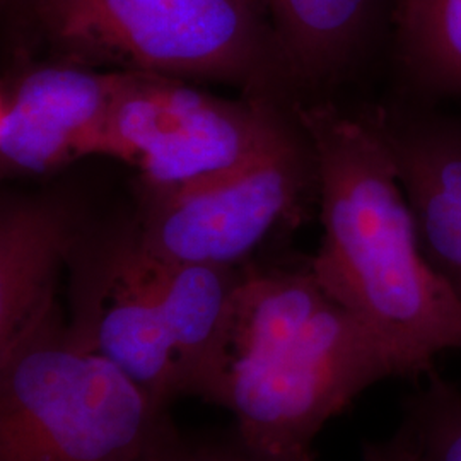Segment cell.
<instances>
[{
    "mask_svg": "<svg viewBox=\"0 0 461 461\" xmlns=\"http://www.w3.org/2000/svg\"><path fill=\"white\" fill-rule=\"evenodd\" d=\"M392 366L316 279L310 258L243 265L230 320L198 398L234 415L249 447L314 461L313 441Z\"/></svg>",
    "mask_w": 461,
    "mask_h": 461,
    "instance_id": "obj_2",
    "label": "cell"
},
{
    "mask_svg": "<svg viewBox=\"0 0 461 461\" xmlns=\"http://www.w3.org/2000/svg\"><path fill=\"white\" fill-rule=\"evenodd\" d=\"M429 264L461 303V108L390 95L371 104Z\"/></svg>",
    "mask_w": 461,
    "mask_h": 461,
    "instance_id": "obj_9",
    "label": "cell"
},
{
    "mask_svg": "<svg viewBox=\"0 0 461 461\" xmlns=\"http://www.w3.org/2000/svg\"><path fill=\"white\" fill-rule=\"evenodd\" d=\"M390 68L395 96L461 101V0H398Z\"/></svg>",
    "mask_w": 461,
    "mask_h": 461,
    "instance_id": "obj_12",
    "label": "cell"
},
{
    "mask_svg": "<svg viewBox=\"0 0 461 461\" xmlns=\"http://www.w3.org/2000/svg\"><path fill=\"white\" fill-rule=\"evenodd\" d=\"M301 99L219 98L188 79L120 72L99 156L132 166L140 195L245 161L296 122Z\"/></svg>",
    "mask_w": 461,
    "mask_h": 461,
    "instance_id": "obj_6",
    "label": "cell"
},
{
    "mask_svg": "<svg viewBox=\"0 0 461 461\" xmlns=\"http://www.w3.org/2000/svg\"><path fill=\"white\" fill-rule=\"evenodd\" d=\"M318 165L323 289L376 340L393 378L417 383L461 352V303L429 264L395 159L369 106L301 99Z\"/></svg>",
    "mask_w": 461,
    "mask_h": 461,
    "instance_id": "obj_1",
    "label": "cell"
},
{
    "mask_svg": "<svg viewBox=\"0 0 461 461\" xmlns=\"http://www.w3.org/2000/svg\"><path fill=\"white\" fill-rule=\"evenodd\" d=\"M178 429L57 304L0 357V461H163Z\"/></svg>",
    "mask_w": 461,
    "mask_h": 461,
    "instance_id": "obj_4",
    "label": "cell"
},
{
    "mask_svg": "<svg viewBox=\"0 0 461 461\" xmlns=\"http://www.w3.org/2000/svg\"><path fill=\"white\" fill-rule=\"evenodd\" d=\"M262 4L289 74L306 99L331 98L367 62L376 43L386 40L392 47L396 7L388 0Z\"/></svg>",
    "mask_w": 461,
    "mask_h": 461,
    "instance_id": "obj_11",
    "label": "cell"
},
{
    "mask_svg": "<svg viewBox=\"0 0 461 461\" xmlns=\"http://www.w3.org/2000/svg\"><path fill=\"white\" fill-rule=\"evenodd\" d=\"M51 60L236 84L251 98H304L262 0H28Z\"/></svg>",
    "mask_w": 461,
    "mask_h": 461,
    "instance_id": "obj_3",
    "label": "cell"
},
{
    "mask_svg": "<svg viewBox=\"0 0 461 461\" xmlns=\"http://www.w3.org/2000/svg\"><path fill=\"white\" fill-rule=\"evenodd\" d=\"M5 2H7V4H13V2H21V4L24 5L28 0H4V4H5Z\"/></svg>",
    "mask_w": 461,
    "mask_h": 461,
    "instance_id": "obj_15",
    "label": "cell"
},
{
    "mask_svg": "<svg viewBox=\"0 0 461 461\" xmlns=\"http://www.w3.org/2000/svg\"><path fill=\"white\" fill-rule=\"evenodd\" d=\"M392 436L366 441L364 461H461V388L430 371L413 383Z\"/></svg>",
    "mask_w": 461,
    "mask_h": 461,
    "instance_id": "obj_13",
    "label": "cell"
},
{
    "mask_svg": "<svg viewBox=\"0 0 461 461\" xmlns=\"http://www.w3.org/2000/svg\"><path fill=\"white\" fill-rule=\"evenodd\" d=\"M87 230L57 197H5L0 211V357L57 303V280Z\"/></svg>",
    "mask_w": 461,
    "mask_h": 461,
    "instance_id": "obj_10",
    "label": "cell"
},
{
    "mask_svg": "<svg viewBox=\"0 0 461 461\" xmlns=\"http://www.w3.org/2000/svg\"><path fill=\"white\" fill-rule=\"evenodd\" d=\"M68 268L76 344L116 366L166 409L195 396L197 371L173 327L154 260L131 224L84 230Z\"/></svg>",
    "mask_w": 461,
    "mask_h": 461,
    "instance_id": "obj_7",
    "label": "cell"
},
{
    "mask_svg": "<svg viewBox=\"0 0 461 461\" xmlns=\"http://www.w3.org/2000/svg\"><path fill=\"white\" fill-rule=\"evenodd\" d=\"M120 70L60 60L17 64L0 86L4 176H38L99 156Z\"/></svg>",
    "mask_w": 461,
    "mask_h": 461,
    "instance_id": "obj_8",
    "label": "cell"
},
{
    "mask_svg": "<svg viewBox=\"0 0 461 461\" xmlns=\"http://www.w3.org/2000/svg\"><path fill=\"white\" fill-rule=\"evenodd\" d=\"M163 461H280L258 453L232 432L230 436H185L178 432Z\"/></svg>",
    "mask_w": 461,
    "mask_h": 461,
    "instance_id": "obj_14",
    "label": "cell"
},
{
    "mask_svg": "<svg viewBox=\"0 0 461 461\" xmlns=\"http://www.w3.org/2000/svg\"><path fill=\"white\" fill-rule=\"evenodd\" d=\"M314 202L316 154L297 116L277 139L230 169L140 195V211L129 224L137 243L158 257L243 267L276 230L296 226Z\"/></svg>",
    "mask_w": 461,
    "mask_h": 461,
    "instance_id": "obj_5",
    "label": "cell"
}]
</instances>
